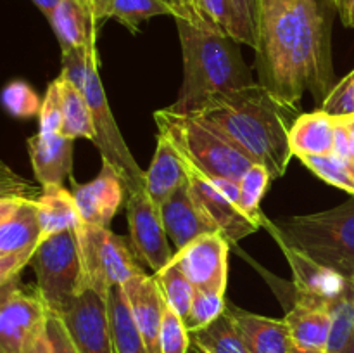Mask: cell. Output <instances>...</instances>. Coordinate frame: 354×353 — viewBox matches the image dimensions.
I'll use <instances>...</instances> for the list:
<instances>
[{
  "label": "cell",
  "mask_w": 354,
  "mask_h": 353,
  "mask_svg": "<svg viewBox=\"0 0 354 353\" xmlns=\"http://www.w3.org/2000/svg\"><path fill=\"white\" fill-rule=\"evenodd\" d=\"M254 52L258 83L290 106L306 92L322 104L334 87L330 19L318 0H263Z\"/></svg>",
  "instance_id": "cell-1"
},
{
  "label": "cell",
  "mask_w": 354,
  "mask_h": 353,
  "mask_svg": "<svg viewBox=\"0 0 354 353\" xmlns=\"http://www.w3.org/2000/svg\"><path fill=\"white\" fill-rule=\"evenodd\" d=\"M196 114L265 166L272 179L287 172L294 156L289 145L290 127L299 114L297 107L283 102L261 83L220 93Z\"/></svg>",
  "instance_id": "cell-2"
},
{
  "label": "cell",
  "mask_w": 354,
  "mask_h": 353,
  "mask_svg": "<svg viewBox=\"0 0 354 353\" xmlns=\"http://www.w3.org/2000/svg\"><path fill=\"white\" fill-rule=\"evenodd\" d=\"M183 57V82L169 111L196 114L220 93L252 85V71L245 64L241 44L221 31L175 19Z\"/></svg>",
  "instance_id": "cell-3"
},
{
  "label": "cell",
  "mask_w": 354,
  "mask_h": 353,
  "mask_svg": "<svg viewBox=\"0 0 354 353\" xmlns=\"http://www.w3.org/2000/svg\"><path fill=\"white\" fill-rule=\"evenodd\" d=\"M277 242L354 280V199L330 210L272 221L263 218Z\"/></svg>",
  "instance_id": "cell-4"
},
{
  "label": "cell",
  "mask_w": 354,
  "mask_h": 353,
  "mask_svg": "<svg viewBox=\"0 0 354 353\" xmlns=\"http://www.w3.org/2000/svg\"><path fill=\"white\" fill-rule=\"evenodd\" d=\"M154 121L158 134L168 138L176 152L207 179L221 176L241 182L256 163L223 132L197 114H178L162 107L154 113Z\"/></svg>",
  "instance_id": "cell-5"
},
{
  "label": "cell",
  "mask_w": 354,
  "mask_h": 353,
  "mask_svg": "<svg viewBox=\"0 0 354 353\" xmlns=\"http://www.w3.org/2000/svg\"><path fill=\"white\" fill-rule=\"evenodd\" d=\"M30 265L37 277V291L48 314L62 317L85 287L76 230L44 239Z\"/></svg>",
  "instance_id": "cell-6"
},
{
  "label": "cell",
  "mask_w": 354,
  "mask_h": 353,
  "mask_svg": "<svg viewBox=\"0 0 354 353\" xmlns=\"http://www.w3.org/2000/svg\"><path fill=\"white\" fill-rule=\"evenodd\" d=\"M76 235L85 286L99 291L106 298L113 286H124L133 277L145 273L133 246L114 234L109 227L80 224Z\"/></svg>",
  "instance_id": "cell-7"
},
{
  "label": "cell",
  "mask_w": 354,
  "mask_h": 353,
  "mask_svg": "<svg viewBox=\"0 0 354 353\" xmlns=\"http://www.w3.org/2000/svg\"><path fill=\"white\" fill-rule=\"evenodd\" d=\"M82 92L85 93L90 111H92L93 127H95L93 144L99 149L102 161L109 163L120 173L127 194L145 187V172L135 161L133 154L130 152L128 144L124 142L123 135L118 128L113 111H111L109 100H107L106 90H104L102 80H100L97 47L90 52L85 87H83Z\"/></svg>",
  "instance_id": "cell-8"
},
{
  "label": "cell",
  "mask_w": 354,
  "mask_h": 353,
  "mask_svg": "<svg viewBox=\"0 0 354 353\" xmlns=\"http://www.w3.org/2000/svg\"><path fill=\"white\" fill-rule=\"evenodd\" d=\"M41 242L37 199L3 194L0 201V286L19 277Z\"/></svg>",
  "instance_id": "cell-9"
},
{
  "label": "cell",
  "mask_w": 354,
  "mask_h": 353,
  "mask_svg": "<svg viewBox=\"0 0 354 353\" xmlns=\"http://www.w3.org/2000/svg\"><path fill=\"white\" fill-rule=\"evenodd\" d=\"M127 218L130 239L138 258L158 273L175 258L161 217V206L149 196L147 189L127 194Z\"/></svg>",
  "instance_id": "cell-10"
},
{
  "label": "cell",
  "mask_w": 354,
  "mask_h": 353,
  "mask_svg": "<svg viewBox=\"0 0 354 353\" xmlns=\"http://www.w3.org/2000/svg\"><path fill=\"white\" fill-rule=\"evenodd\" d=\"M48 310L40 293L28 291L19 277L2 286L0 305V353H21L28 339L47 324Z\"/></svg>",
  "instance_id": "cell-11"
},
{
  "label": "cell",
  "mask_w": 354,
  "mask_h": 353,
  "mask_svg": "<svg viewBox=\"0 0 354 353\" xmlns=\"http://www.w3.org/2000/svg\"><path fill=\"white\" fill-rule=\"evenodd\" d=\"M62 320L82 353H116L107 298L99 291L83 287Z\"/></svg>",
  "instance_id": "cell-12"
},
{
  "label": "cell",
  "mask_w": 354,
  "mask_h": 353,
  "mask_svg": "<svg viewBox=\"0 0 354 353\" xmlns=\"http://www.w3.org/2000/svg\"><path fill=\"white\" fill-rule=\"evenodd\" d=\"M228 251L230 241L220 232H209L178 249L175 260L196 289L225 293L228 280Z\"/></svg>",
  "instance_id": "cell-13"
},
{
  "label": "cell",
  "mask_w": 354,
  "mask_h": 353,
  "mask_svg": "<svg viewBox=\"0 0 354 353\" xmlns=\"http://www.w3.org/2000/svg\"><path fill=\"white\" fill-rule=\"evenodd\" d=\"M182 158V156H180ZM183 166L187 172V183H189L190 196L194 197L197 206L203 210V213L209 218L218 228L220 234L230 242L242 241L248 235L254 234L261 225L256 224L249 217H245L234 203L227 199L213 183L209 182L203 172L196 168L192 163L182 158Z\"/></svg>",
  "instance_id": "cell-14"
},
{
  "label": "cell",
  "mask_w": 354,
  "mask_h": 353,
  "mask_svg": "<svg viewBox=\"0 0 354 353\" xmlns=\"http://www.w3.org/2000/svg\"><path fill=\"white\" fill-rule=\"evenodd\" d=\"M124 183L120 173L102 161L99 175L88 183H73V196L78 206L82 224L109 227L111 220L123 204Z\"/></svg>",
  "instance_id": "cell-15"
},
{
  "label": "cell",
  "mask_w": 354,
  "mask_h": 353,
  "mask_svg": "<svg viewBox=\"0 0 354 353\" xmlns=\"http://www.w3.org/2000/svg\"><path fill=\"white\" fill-rule=\"evenodd\" d=\"M279 244L292 269V300L294 296H301L332 303L354 286L353 279L313 262L310 256L290 248L286 242Z\"/></svg>",
  "instance_id": "cell-16"
},
{
  "label": "cell",
  "mask_w": 354,
  "mask_h": 353,
  "mask_svg": "<svg viewBox=\"0 0 354 353\" xmlns=\"http://www.w3.org/2000/svg\"><path fill=\"white\" fill-rule=\"evenodd\" d=\"M137 327L151 353H161L159 350V332H161L162 315L166 300L161 293L154 275H137L123 286Z\"/></svg>",
  "instance_id": "cell-17"
},
{
  "label": "cell",
  "mask_w": 354,
  "mask_h": 353,
  "mask_svg": "<svg viewBox=\"0 0 354 353\" xmlns=\"http://www.w3.org/2000/svg\"><path fill=\"white\" fill-rule=\"evenodd\" d=\"M31 168L41 189L62 185L73 175V138L64 135L35 134L26 141Z\"/></svg>",
  "instance_id": "cell-18"
},
{
  "label": "cell",
  "mask_w": 354,
  "mask_h": 353,
  "mask_svg": "<svg viewBox=\"0 0 354 353\" xmlns=\"http://www.w3.org/2000/svg\"><path fill=\"white\" fill-rule=\"evenodd\" d=\"M227 311L234 318L249 353H289L294 346L286 318L252 314L227 301Z\"/></svg>",
  "instance_id": "cell-19"
},
{
  "label": "cell",
  "mask_w": 354,
  "mask_h": 353,
  "mask_svg": "<svg viewBox=\"0 0 354 353\" xmlns=\"http://www.w3.org/2000/svg\"><path fill=\"white\" fill-rule=\"evenodd\" d=\"M161 217L166 234L176 246V251L203 234L218 232L213 221L203 213L190 196L189 183L180 187L175 194L161 204Z\"/></svg>",
  "instance_id": "cell-20"
},
{
  "label": "cell",
  "mask_w": 354,
  "mask_h": 353,
  "mask_svg": "<svg viewBox=\"0 0 354 353\" xmlns=\"http://www.w3.org/2000/svg\"><path fill=\"white\" fill-rule=\"evenodd\" d=\"M294 346L308 350H327L330 338V303L294 296L292 305L286 311Z\"/></svg>",
  "instance_id": "cell-21"
},
{
  "label": "cell",
  "mask_w": 354,
  "mask_h": 353,
  "mask_svg": "<svg viewBox=\"0 0 354 353\" xmlns=\"http://www.w3.org/2000/svg\"><path fill=\"white\" fill-rule=\"evenodd\" d=\"M52 31L64 52L88 47L97 42L99 23L85 0H62L48 17Z\"/></svg>",
  "instance_id": "cell-22"
},
{
  "label": "cell",
  "mask_w": 354,
  "mask_h": 353,
  "mask_svg": "<svg viewBox=\"0 0 354 353\" xmlns=\"http://www.w3.org/2000/svg\"><path fill=\"white\" fill-rule=\"evenodd\" d=\"M187 183V172L182 158L171 142L158 134L154 158L145 172V189L149 196L161 206L171 194Z\"/></svg>",
  "instance_id": "cell-23"
},
{
  "label": "cell",
  "mask_w": 354,
  "mask_h": 353,
  "mask_svg": "<svg viewBox=\"0 0 354 353\" xmlns=\"http://www.w3.org/2000/svg\"><path fill=\"white\" fill-rule=\"evenodd\" d=\"M335 118L325 111L303 113L290 127L289 145L296 158L324 156L334 152Z\"/></svg>",
  "instance_id": "cell-24"
},
{
  "label": "cell",
  "mask_w": 354,
  "mask_h": 353,
  "mask_svg": "<svg viewBox=\"0 0 354 353\" xmlns=\"http://www.w3.org/2000/svg\"><path fill=\"white\" fill-rule=\"evenodd\" d=\"M44 192L37 199L38 217L41 225V241L66 230H76L82 224L78 206L73 190L64 185L41 189Z\"/></svg>",
  "instance_id": "cell-25"
},
{
  "label": "cell",
  "mask_w": 354,
  "mask_h": 353,
  "mask_svg": "<svg viewBox=\"0 0 354 353\" xmlns=\"http://www.w3.org/2000/svg\"><path fill=\"white\" fill-rule=\"evenodd\" d=\"M107 310H109L111 331H113L116 353H151L131 315L123 286H113L109 289Z\"/></svg>",
  "instance_id": "cell-26"
},
{
  "label": "cell",
  "mask_w": 354,
  "mask_h": 353,
  "mask_svg": "<svg viewBox=\"0 0 354 353\" xmlns=\"http://www.w3.org/2000/svg\"><path fill=\"white\" fill-rule=\"evenodd\" d=\"M62 89V130L61 135L68 138H95L92 111L85 93L73 85L69 80L59 75Z\"/></svg>",
  "instance_id": "cell-27"
},
{
  "label": "cell",
  "mask_w": 354,
  "mask_h": 353,
  "mask_svg": "<svg viewBox=\"0 0 354 353\" xmlns=\"http://www.w3.org/2000/svg\"><path fill=\"white\" fill-rule=\"evenodd\" d=\"M194 2L206 26L228 35L239 44L249 45L251 48L256 47L254 38L251 37L248 26L242 21L234 0H194Z\"/></svg>",
  "instance_id": "cell-28"
},
{
  "label": "cell",
  "mask_w": 354,
  "mask_h": 353,
  "mask_svg": "<svg viewBox=\"0 0 354 353\" xmlns=\"http://www.w3.org/2000/svg\"><path fill=\"white\" fill-rule=\"evenodd\" d=\"M190 339L201 353H249L234 318L227 310L209 325L190 332Z\"/></svg>",
  "instance_id": "cell-29"
},
{
  "label": "cell",
  "mask_w": 354,
  "mask_h": 353,
  "mask_svg": "<svg viewBox=\"0 0 354 353\" xmlns=\"http://www.w3.org/2000/svg\"><path fill=\"white\" fill-rule=\"evenodd\" d=\"M158 280L159 287H161V293L165 296L166 303L176 311L182 318L187 317L190 310V305H192L194 293H196V287L190 282L189 277L183 273L182 266L178 265L175 258L158 273H152Z\"/></svg>",
  "instance_id": "cell-30"
},
{
  "label": "cell",
  "mask_w": 354,
  "mask_h": 353,
  "mask_svg": "<svg viewBox=\"0 0 354 353\" xmlns=\"http://www.w3.org/2000/svg\"><path fill=\"white\" fill-rule=\"evenodd\" d=\"M156 16L175 17V10L166 0H114L109 9V19L118 21L131 33H138L140 24Z\"/></svg>",
  "instance_id": "cell-31"
},
{
  "label": "cell",
  "mask_w": 354,
  "mask_h": 353,
  "mask_svg": "<svg viewBox=\"0 0 354 353\" xmlns=\"http://www.w3.org/2000/svg\"><path fill=\"white\" fill-rule=\"evenodd\" d=\"M299 161L320 180L354 196V161L330 152L324 156H303Z\"/></svg>",
  "instance_id": "cell-32"
},
{
  "label": "cell",
  "mask_w": 354,
  "mask_h": 353,
  "mask_svg": "<svg viewBox=\"0 0 354 353\" xmlns=\"http://www.w3.org/2000/svg\"><path fill=\"white\" fill-rule=\"evenodd\" d=\"M270 180H272V175H270L268 170L263 165H258V163H254L241 179L239 210L259 225H263V218H265V215L259 210V204H261V199L265 197Z\"/></svg>",
  "instance_id": "cell-33"
},
{
  "label": "cell",
  "mask_w": 354,
  "mask_h": 353,
  "mask_svg": "<svg viewBox=\"0 0 354 353\" xmlns=\"http://www.w3.org/2000/svg\"><path fill=\"white\" fill-rule=\"evenodd\" d=\"M330 338H328V353H344L349 339L354 332V286L342 296L330 303Z\"/></svg>",
  "instance_id": "cell-34"
},
{
  "label": "cell",
  "mask_w": 354,
  "mask_h": 353,
  "mask_svg": "<svg viewBox=\"0 0 354 353\" xmlns=\"http://www.w3.org/2000/svg\"><path fill=\"white\" fill-rule=\"evenodd\" d=\"M225 310H227L225 293H209V291L196 289L190 310L187 317L183 318V322L190 332L199 331V329L206 327L211 322L216 320L218 317H221Z\"/></svg>",
  "instance_id": "cell-35"
},
{
  "label": "cell",
  "mask_w": 354,
  "mask_h": 353,
  "mask_svg": "<svg viewBox=\"0 0 354 353\" xmlns=\"http://www.w3.org/2000/svg\"><path fill=\"white\" fill-rule=\"evenodd\" d=\"M2 102L7 113L16 118L37 116L41 107L37 90L23 80H14L7 83L2 92Z\"/></svg>",
  "instance_id": "cell-36"
},
{
  "label": "cell",
  "mask_w": 354,
  "mask_h": 353,
  "mask_svg": "<svg viewBox=\"0 0 354 353\" xmlns=\"http://www.w3.org/2000/svg\"><path fill=\"white\" fill-rule=\"evenodd\" d=\"M190 331L183 318L166 303L162 315L161 332H159V350L161 353H189Z\"/></svg>",
  "instance_id": "cell-37"
},
{
  "label": "cell",
  "mask_w": 354,
  "mask_h": 353,
  "mask_svg": "<svg viewBox=\"0 0 354 353\" xmlns=\"http://www.w3.org/2000/svg\"><path fill=\"white\" fill-rule=\"evenodd\" d=\"M62 130V89L59 76L48 83L38 113V134L59 135Z\"/></svg>",
  "instance_id": "cell-38"
},
{
  "label": "cell",
  "mask_w": 354,
  "mask_h": 353,
  "mask_svg": "<svg viewBox=\"0 0 354 353\" xmlns=\"http://www.w3.org/2000/svg\"><path fill=\"white\" fill-rule=\"evenodd\" d=\"M320 109L334 118L354 114V69L332 87Z\"/></svg>",
  "instance_id": "cell-39"
},
{
  "label": "cell",
  "mask_w": 354,
  "mask_h": 353,
  "mask_svg": "<svg viewBox=\"0 0 354 353\" xmlns=\"http://www.w3.org/2000/svg\"><path fill=\"white\" fill-rule=\"evenodd\" d=\"M47 334L50 339L52 353H82L78 346L73 341L64 320L59 315L48 314L47 318Z\"/></svg>",
  "instance_id": "cell-40"
},
{
  "label": "cell",
  "mask_w": 354,
  "mask_h": 353,
  "mask_svg": "<svg viewBox=\"0 0 354 353\" xmlns=\"http://www.w3.org/2000/svg\"><path fill=\"white\" fill-rule=\"evenodd\" d=\"M242 21L248 26L249 33L254 38V51L259 44V30H261V12H263V0H234Z\"/></svg>",
  "instance_id": "cell-41"
},
{
  "label": "cell",
  "mask_w": 354,
  "mask_h": 353,
  "mask_svg": "<svg viewBox=\"0 0 354 353\" xmlns=\"http://www.w3.org/2000/svg\"><path fill=\"white\" fill-rule=\"evenodd\" d=\"M166 2L175 10V19H187L190 23L197 24V26H206L204 21L201 19L199 12H197V7L194 0H166Z\"/></svg>",
  "instance_id": "cell-42"
},
{
  "label": "cell",
  "mask_w": 354,
  "mask_h": 353,
  "mask_svg": "<svg viewBox=\"0 0 354 353\" xmlns=\"http://www.w3.org/2000/svg\"><path fill=\"white\" fill-rule=\"evenodd\" d=\"M21 353H52L50 339L47 334V324L38 329L33 336L26 341Z\"/></svg>",
  "instance_id": "cell-43"
},
{
  "label": "cell",
  "mask_w": 354,
  "mask_h": 353,
  "mask_svg": "<svg viewBox=\"0 0 354 353\" xmlns=\"http://www.w3.org/2000/svg\"><path fill=\"white\" fill-rule=\"evenodd\" d=\"M209 182L227 197L230 203H234L239 208V201H241V182H235L230 179H221V176H213Z\"/></svg>",
  "instance_id": "cell-44"
},
{
  "label": "cell",
  "mask_w": 354,
  "mask_h": 353,
  "mask_svg": "<svg viewBox=\"0 0 354 353\" xmlns=\"http://www.w3.org/2000/svg\"><path fill=\"white\" fill-rule=\"evenodd\" d=\"M334 152L342 156V158L351 159V151H349V135L342 118H335V137H334Z\"/></svg>",
  "instance_id": "cell-45"
},
{
  "label": "cell",
  "mask_w": 354,
  "mask_h": 353,
  "mask_svg": "<svg viewBox=\"0 0 354 353\" xmlns=\"http://www.w3.org/2000/svg\"><path fill=\"white\" fill-rule=\"evenodd\" d=\"M114 0H86V3L90 6V9H92L93 12V17H95V21L100 24L104 23L106 19H109V9L111 6H113Z\"/></svg>",
  "instance_id": "cell-46"
},
{
  "label": "cell",
  "mask_w": 354,
  "mask_h": 353,
  "mask_svg": "<svg viewBox=\"0 0 354 353\" xmlns=\"http://www.w3.org/2000/svg\"><path fill=\"white\" fill-rule=\"evenodd\" d=\"M31 2H33L35 6L38 7V10H40V12L48 19L62 0H31Z\"/></svg>",
  "instance_id": "cell-47"
},
{
  "label": "cell",
  "mask_w": 354,
  "mask_h": 353,
  "mask_svg": "<svg viewBox=\"0 0 354 353\" xmlns=\"http://www.w3.org/2000/svg\"><path fill=\"white\" fill-rule=\"evenodd\" d=\"M344 120L346 128H348L349 135V151H351V159L354 161V114L351 116H341Z\"/></svg>",
  "instance_id": "cell-48"
},
{
  "label": "cell",
  "mask_w": 354,
  "mask_h": 353,
  "mask_svg": "<svg viewBox=\"0 0 354 353\" xmlns=\"http://www.w3.org/2000/svg\"><path fill=\"white\" fill-rule=\"evenodd\" d=\"M342 23H344L346 26L354 28V0H351V6H349L348 14H346V17L342 19Z\"/></svg>",
  "instance_id": "cell-49"
},
{
  "label": "cell",
  "mask_w": 354,
  "mask_h": 353,
  "mask_svg": "<svg viewBox=\"0 0 354 353\" xmlns=\"http://www.w3.org/2000/svg\"><path fill=\"white\" fill-rule=\"evenodd\" d=\"M289 353H328L327 350H308V348H299V346H292Z\"/></svg>",
  "instance_id": "cell-50"
},
{
  "label": "cell",
  "mask_w": 354,
  "mask_h": 353,
  "mask_svg": "<svg viewBox=\"0 0 354 353\" xmlns=\"http://www.w3.org/2000/svg\"><path fill=\"white\" fill-rule=\"evenodd\" d=\"M327 2L330 3V6L334 7L339 14H342V9H344V0H327Z\"/></svg>",
  "instance_id": "cell-51"
},
{
  "label": "cell",
  "mask_w": 354,
  "mask_h": 353,
  "mask_svg": "<svg viewBox=\"0 0 354 353\" xmlns=\"http://www.w3.org/2000/svg\"><path fill=\"white\" fill-rule=\"evenodd\" d=\"M344 353H354V332H353V336H351V339H349V343H348V346H346V350H344Z\"/></svg>",
  "instance_id": "cell-52"
},
{
  "label": "cell",
  "mask_w": 354,
  "mask_h": 353,
  "mask_svg": "<svg viewBox=\"0 0 354 353\" xmlns=\"http://www.w3.org/2000/svg\"><path fill=\"white\" fill-rule=\"evenodd\" d=\"M349 6H351V0H344V9H342V14H341V17H342V19H344V17H346V14H348V9H349Z\"/></svg>",
  "instance_id": "cell-53"
},
{
  "label": "cell",
  "mask_w": 354,
  "mask_h": 353,
  "mask_svg": "<svg viewBox=\"0 0 354 353\" xmlns=\"http://www.w3.org/2000/svg\"><path fill=\"white\" fill-rule=\"evenodd\" d=\"M85 2H86V0H85Z\"/></svg>",
  "instance_id": "cell-54"
}]
</instances>
